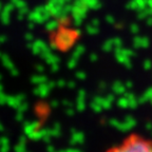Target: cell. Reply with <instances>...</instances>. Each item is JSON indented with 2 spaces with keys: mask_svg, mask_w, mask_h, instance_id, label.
Listing matches in <instances>:
<instances>
[{
  "mask_svg": "<svg viewBox=\"0 0 152 152\" xmlns=\"http://www.w3.org/2000/svg\"><path fill=\"white\" fill-rule=\"evenodd\" d=\"M104 152H152V140L140 133H130Z\"/></svg>",
  "mask_w": 152,
  "mask_h": 152,
  "instance_id": "6da1fadb",
  "label": "cell"
}]
</instances>
